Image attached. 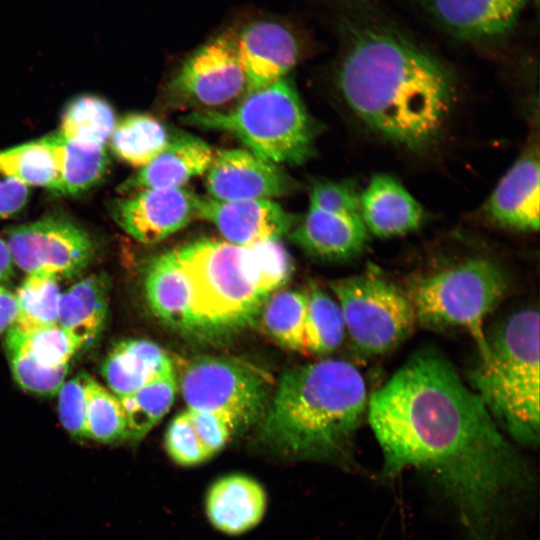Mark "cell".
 I'll list each match as a JSON object with an SVG mask.
<instances>
[{
  "instance_id": "1",
  "label": "cell",
  "mask_w": 540,
  "mask_h": 540,
  "mask_svg": "<svg viewBox=\"0 0 540 540\" xmlns=\"http://www.w3.org/2000/svg\"><path fill=\"white\" fill-rule=\"evenodd\" d=\"M383 475L413 468L450 501L472 540H493L531 492V469L477 393L436 351L410 357L368 400Z\"/></svg>"
},
{
  "instance_id": "2",
  "label": "cell",
  "mask_w": 540,
  "mask_h": 540,
  "mask_svg": "<svg viewBox=\"0 0 540 540\" xmlns=\"http://www.w3.org/2000/svg\"><path fill=\"white\" fill-rule=\"evenodd\" d=\"M339 49L335 82L351 113L411 152L434 145L452 114L457 79L385 0H327Z\"/></svg>"
},
{
  "instance_id": "3",
  "label": "cell",
  "mask_w": 540,
  "mask_h": 540,
  "mask_svg": "<svg viewBox=\"0 0 540 540\" xmlns=\"http://www.w3.org/2000/svg\"><path fill=\"white\" fill-rule=\"evenodd\" d=\"M360 371L342 359H322L282 375L263 417L260 440L284 455L311 460L348 456L367 412Z\"/></svg>"
},
{
  "instance_id": "4",
  "label": "cell",
  "mask_w": 540,
  "mask_h": 540,
  "mask_svg": "<svg viewBox=\"0 0 540 540\" xmlns=\"http://www.w3.org/2000/svg\"><path fill=\"white\" fill-rule=\"evenodd\" d=\"M175 251L190 281L199 336H218L252 323L293 272L279 240L240 246L202 239Z\"/></svg>"
},
{
  "instance_id": "5",
  "label": "cell",
  "mask_w": 540,
  "mask_h": 540,
  "mask_svg": "<svg viewBox=\"0 0 540 540\" xmlns=\"http://www.w3.org/2000/svg\"><path fill=\"white\" fill-rule=\"evenodd\" d=\"M487 352L470 374L472 389L514 442L535 448L540 437L539 312L525 307L486 333Z\"/></svg>"
},
{
  "instance_id": "6",
  "label": "cell",
  "mask_w": 540,
  "mask_h": 540,
  "mask_svg": "<svg viewBox=\"0 0 540 540\" xmlns=\"http://www.w3.org/2000/svg\"><path fill=\"white\" fill-rule=\"evenodd\" d=\"M183 122L228 132L249 151L277 165H300L314 154L316 124L286 76L247 93L233 109L193 111Z\"/></svg>"
},
{
  "instance_id": "7",
  "label": "cell",
  "mask_w": 540,
  "mask_h": 540,
  "mask_svg": "<svg viewBox=\"0 0 540 540\" xmlns=\"http://www.w3.org/2000/svg\"><path fill=\"white\" fill-rule=\"evenodd\" d=\"M507 289L504 270L489 258L474 256L412 279L405 292L417 323L432 329L466 330L483 357L487 352L485 320Z\"/></svg>"
},
{
  "instance_id": "8",
  "label": "cell",
  "mask_w": 540,
  "mask_h": 540,
  "mask_svg": "<svg viewBox=\"0 0 540 540\" xmlns=\"http://www.w3.org/2000/svg\"><path fill=\"white\" fill-rule=\"evenodd\" d=\"M353 347L366 356L385 354L413 331L416 317L404 290L373 272L334 280Z\"/></svg>"
},
{
  "instance_id": "9",
  "label": "cell",
  "mask_w": 540,
  "mask_h": 540,
  "mask_svg": "<svg viewBox=\"0 0 540 540\" xmlns=\"http://www.w3.org/2000/svg\"><path fill=\"white\" fill-rule=\"evenodd\" d=\"M179 379L188 409L220 414L238 431L262 420L267 410L271 380L242 361L198 357L184 365Z\"/></svg>"
},
{
  "instance_id": "10",
  "label": "cell",
  "mask_w": 540,
  "mask_h": 540,
  "mask_svg": "<svg viewBox=\"0 0 540 540\" xmlns=\"http://www.w3.org/2000/svg\"><path fill=\"white\" fill-rule=\"evenodd\" d=\"M534 0H403L423 22L445 37L470 47L507 46Z\"/></svg>"
},
{
  "instance_id": "11",
  "label": "cell",
  "mask_w": 540,
  "mask_h": 540,
  "mask_svg": "<svg viewBox=\"0 0 540 540\" xmlns=\"http://www.w3.org/2000/svg\"><path fill=\"white\" fill-rule=\"evenodd\" d=\"M6 243L14 264L27 275L67 278L82 272L95 255L89 233L61 214L8 227Z\"/></svg>"
},
{
  "instance_id": "12",
  "label": "cell",
  "mask_w": 540,
  "mask_h": 540,
  "mask_svg": "<svg viewBox=\"0 0 540 540\" xmlns=\"http://www.w3.org/2000/svg\"><path fill=\"white\" fill-rule=\"evenodd\" d=\"M247 94V78L236 36L217 35L198 47L168 83L171 105L216 110Z\"/></svg>"
},
{
  "instance_id": "13",
  "label": "cell",
  "mask_w": 540,
  "mask_h": 540,
  "mask_svg": "<svg viewBox=\"0 0 540 540\" xmlns=\"http://www.w3.org/2000/svg\"><path fill=\"white\" fill-rule=\"evenodd\" d=\"M208 196L223 201L270 199L289 194L292 178L277 164L249 150L215 151L206 171Z\"/></svg>"
},
{
  "instance_id": "14",
  "label": "cell",
  "mask_w": 540,
  "mask_h": 540,
  "mask_svg": "<svg viewBox=\"0 0 540 540\" xmlns=\"http://www.w3.org/2000/svg\"><path fill=\"white\" fill-rule=\"evenodd\" d=\"M195 194L182 187L142 190L110 205L114 221L139 242H159L184 228L195 215Z\"/></svg>"
},
{
  "instance_id": "15",
  "label": "cell",
  "mask_w": 540,
  "mask_h": 540,
  "mask_svg": "<svg viewBox=\"0 0 540 540\" xmlns=\"http://www.w3.org/2000/svg\"><path fill=\"white\" fill-rule=\"evenodd\" d=\"M194 205L196 218L211 222L227 242L240 246L279 240L297 221L270 199L223 201L195 194Z\"/></svg>"
},
{
  "instance_id": "16",
  "label": "cell",
  "mask_w": 540,
  "mask_h": 540,
  "mask_svg": "<svg viewBox=\"0 0 540 540\" xmlns=\"http://www.w3.org/2000/svg\"><path fill=\"white\" fill-rule=\"evenodd\" d=\"M539 146L530 141L501 178L484 205L486 217L508 230L534 232L539 228Z\"/></svg>"
},
{
  "instance_id": "17",
  "label": "cell",
  "mask_w": 540,
  "mask_h": 540,
  "mask_svg": "<svg viewBox=\"0 0 540 540\" xmlns=\"http://www.w3.org/2000/svg\"><path fill=\"white\" fill-rule=\"evenodd\" d=\"M240 61L247 78V93L285 77L300 55L299 41L284 24L257 20L236 36Z\"/></svg>"
},
{
  "instance_id": "18",
  "label": "cell",
  "mask_w": 540,
  "mask_h": 540,
  "mask_svg": "<svg viewBox=\"0 0 540 540\" xmlns=\"http://www.w3.org/2000/svg\"><path fill=\"white\" fill-rule=\"evenodd\" d=\"M369 232L360 214H340L309 207L292 228L290 239L307 255L325 261H345L361 254Z\"/></svg>"
},
{
  "instance_id": "19",
  "label": "cell",
  "mask_w": 540,
  "mask_h": 540,
  "mask_svg": "<svg viewBox=\"0 0 540 540\" xmlns=\"http://www.w3.org/2000/svg\"><path fill=\"white\" fill-rule=\"evenodd\" d=\"M214 154L212 147L201 138L176 131L167 147L125 180L118 191L131 195L147 189L182 187L208 170Z\"/></svg>"
},
{
  "instance_id": "20",
  "label": "cell",
  "mask_w": 540,
  "mask_h": 540,
  "mask_svg": "<svg viewBox=\"0 0 540 540\" xmlns=\"http://www.w3.org/2000/svg\"><path fill=\"white\" fill-rule=\"evenodd\" d=\"M359 210L369 233L380 238L417 230L424 220L421 204L394 177L376 174L359 195Z\"/></svg>"
},
{
  "instance_id": "21",
  "label": "cell",
  "mask_w": 540,
  "mask_h": 540,
  "mask_svg": "<svg viewBox=\"0 0 540 540\" xmlns=\"http://www.w3.org/2000/svg\"><path fill=\"white\" fill-rule=\"evenodd\" d=\"M145 292L151 310L162 322L179 332L198 335L190 281L175 250L150 262Z\"/></svg>"
},
{
  "instance_id": "22",
  "label": "cell",
  "mask_w": 540,
  "mask_h": 540,
  "mask_svg": "<svg viewBox=\"0 0 540 540\" xmlns=\"http://www.w3.org/2000/svg\"><path fill=\"white\" fill-rule=\"evenodd\" d=\"M266 505L267 496L262 485L243 474H230L216 480L205 500L212 525L230 535L254 528L262 520Z\"/></svg>"
},
{
  "instance_id": "23",
  "label": "cell",
  "mask_w": 540,
  "mask_h": 540,
  "mask_svg": "<svg viewBox=\"0 0 540 540\" xmlns=\"http://www.w3.org/2000/svg\"><path fill=\"white\" fill-rule=\"evenodd\" d=\"M173 370L174 365L167 352L156 343L144 339L116 343L101 368L111 392L119 398Z\"/></svg>"
},
{
  "instance_id": "24",
  "label": "cell",
  "mask_w": 540,
  "mask_h": 540,
  "mask_svg": "<svg viewBox=\"0 0 540 540\" xmlns=\"http://www.w3.org/2000/svg\"><path fill=\"white\" fill-rule=\"evenodd\" d=\"M107 312V279L91 275L61 292L58 325L83 348L97 340L105 326Z\"/></svg>"
},
{
  "instance_id": "25",
  "label": "cell",
  "mask_w": 540,
  "mask_h": 540,
  "mask_svg": "<svg viewBox=\"0 0 540 540\" xmlns=\"http://www.w3.org/2000/svg\"><path fill=\"white\" fill-rule=\"evenodd\" d=\"M55 163V180L50 190L77 195L96 185L105 175L108 157L105 147L89 148L72 142L60 131L42 137Z\"/></svg>"
},
{
  "instance_id": "26",
  "label": "cell",
  "mask_w": 540,
  "mask_h": 540,
  "mask_svg": "<svg viewBox=\"0 0 540 540\" xmlns=\"http://www.w3.org/2000/svg\"><path fill=\"white\" fill-rule=\"evenodd\" d=\"M173 132L157 118L131 114L122 118L109 138L112 151L124 162L144 167L169 144Z\"/></svg>"
},
{
  "instance_id": "27",
  "label": "cell",
  "mask_w": 540,
  "mask_h": 540,
  "mask_svg": "<svg viewBox=\"0 0 540 540\" xmlns=\"http://www.w3.org/2000/svg\"><path fill=\"white\" fill-rule=\"evenodd\" d=\"M176 390L173 370L129 395L118 397L126 416L129 440L140 441L163 418L173 404Z\"/></svg>"
},
{
  "instance_id": "28",
  "label": "cell",
  "mask_w": 540,
  "mask_h": 540,
  "mask_svg": "<svg viewBox=\"0 0 540 540\" xmlns=\"http://www.w3.org/2000/svg\"><path fill=\"white\" fill-rule=\"evenodd\" d=\"M115 113L104 99L82 95L63 112L60 132L72 142L89 148L105 147L115 127Z\"/></svg>"
},
{
  "instance_id": "29",
  "label": "cell",
  "mask_w": 540,
  "mask_h": 540,
  "mask_svg": "<svg viewBox=\"0 0 540 540\" xmlns=\"http://www.w3.org/2000/svg\"><path fill=\"white\" fill-rule=\"evenodd\" d=\"M306 292L278 290L263 304L259 315L263 330L281 346L305 353Z\"/></svg>"
},
{
  "instance_id": "30",
  "label": "cell",
  "mask_w": 540,
  "mask_h": 540,
  "mask_svg": "<svg viewBox=\"0 0 540 540\" xmlns=\"http://www.w3.org/2000/svg\"><path fill=\"white\" fill-rule=\"evenodd\" d=\"M306 295L305 353L329 354L340 346L345 336L346 327L341 308L317 286L311 287Z\"/></svg>"
},
{
  "instance_id": "31",
  "label": "cell",
  "mask_w": 540,
  "mask_h": 540,
  "mask_svg": "<svg viewBox=\"0 0 540 540\" xmlns=\"http://www.w3.org/2000/svg\"><path fill=\"white\" fill-rule=\"evenodd\" d=\"M58 279L48 275H27L15 293V328L30 332L58 325L60 288Z\"/></svg>"
},
{
  "instance_id": "32",
  "label": "cell",
  "mask_w": 540,
  "mask_h": 540,
  "mask_svg": "<svg viewBox=\"0 0 540 540\" xmlns=\"http://www.w3.org/2000/svg\"><path fill=\"white\" fill-rule=\"evenodd\" d=\"M86 438L106 444L128 439L120 399L90 376L87 379Z\"/></svg>"
},
{
  "instance_id": "33",
  "label": "cell",
  "mask_w": 540,
  "mask_h": 540,
  "mask_svg": "<svg viewBox=\"0 0 540 540\" xmlns=\"http://www.w3.org/2000/svg\"><path fill=\"white\" fill-rule=\"evenodd\" d=\"M55 173L52 153L40 139L0 151V175L28 187L50 189Z\"/></svg>"
},
{
  "instance_id": "34",
  "label": "cell",
  "mask_w": 540,
  "mask_h": 540,
  "mask_svg": "<svg viewBox=\"0 0 540 540\" xmlns=\"http://www.w3.org/2000/svg\"><path fill=\"white\" fill-rule=\"evenodd\" d=\"M12 375L24 390L38 395H54L65 382L68 365L46 367L34 360L21 346L11 329L5 339Z\"/></svg>"
},
{
  "instance_id": "35",
  "label": "cell",
  "mask_w": 540,
  "mask_h": 540,
  "mask_svg": "<svg viewBox=\"0 0 540 540\" xmlns=\"http://www.w3.org/2000/svg\"><path fill=\"white\" fill-rule=\"evenodd\" d=\"M9 329L28 354L46 367L69 365L73 355L80 349L75 340L59 325L30 332H22L14 326Z\"/></svg>"
},
{
  "instance_id": "36",
  "label": "cell",
  "mask_w": 540,
  "mask_h": 540,
  "mask_svg": "<svg viewBox=\"0 0 540 540\" xmlns=\"http://www.w3.org/2000/svg\"><path fill=\"white\" fill-rule=\"evenodd\" d=\"M164 443L168 455L178 465L191 467L210 459L196 436L187 410L173 418Z\"/></svg>"
},
{
  "instance_id": "37",
  "label": "cell",
  "mask_w": 540,
  "mask_h": 540,
  "mask_svg": "<svg viewBox=\"0 0 540 540\" xmlns=\"http://www.w3.org/2000/svg\"><path fill=\"white\" fill-rule=\"evenodd\" d=\"M87 374L65 381L58 391V414L62 426L75 439L86 438Z\"/></svg>"
},
{
  "instance_id": "38",
  "label": "cell",
  "mask_w": 540,
  "mask_h": 540,
  "mask_svg": "<svg viewBox=\"0 0 540 540\" xmlns=\"http://www.w3.org/2000/svg\"><path fill=\"white\" fill-rule=\"evenodd\" d=\"M309 207L340 214H360L359 194L346 181L321 179L313 182Z\"/></svg>"
},
{
  "instance_id": "39",
  "label": "cell",
  "mask_w": 540,
  "mask_h": 540,
  "mask_svg": "<svg viewBox=\"0 0 540 540\" xmlns=\"http://www.w3.org/2000/svg\"><path fill=\"white\" fill-rule=\"evenodd\" d=\"M186 410L196 436L210 459L238 432L235 425L220 414L188 408Z\"/></svg>"
},
{
  "instance_id": "40",
  "label": "cell",
  "mask_w": 540,
  "mask_h": 540,
  "mask_svg": "<svg viewBox=\"0 0 540 540\" xmlns=\"http://www.w3.org/2000/svg\"><path fill=\"white\" fill-rule=\"evenodd\" d=\"M29 195L27 185L0 175V219L10 217L22 210Z\"/></svg>"
},
{
  "instance_id": "41",
  "label": "cell",
  "mask_w": 540,
  "mask_h": 540,
  "mask_svg": "<svg viewBox=\"0 0 540 540\" xmlns=\"http://www.w3.org/2000/svg\"><path fill=\"white\" fill-rule=\"evenodd\" d=\"M17 316L15 294L0 286V334L8 330Z\"/></svg>"
},
{
  "instance_id": "42",
  "label": "cell",
  "mask_w": 540,
  "mask_h": 540,
  "mask_svg": "<svg viewBox=\"0 0 540 540\" xmlns=\"http://www.w3.org/2000/svg\"><path fill=\"white\" fill-rule=\"evenodd\" d=\"M14 262L9 247L3 239L0 238V271L9 279L13 274Z\"/></svg>"
},
{
  "instance_id": "43",
  "label": "cell",
  "mask_w": 540,
  "mask_h": 540,
  "mask_svg": "<svg viewBox=\"0 0 540 540\" xmlns=\"http://www.w3.org/2000/svg\"><path fill=\"white\" fill-rule=\"evenodd\" d=\"M8 278L0 271V284L5 282ZM1 286V285H0Z\"/></svg>"
}]
</instances>
